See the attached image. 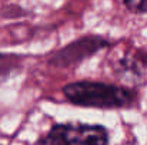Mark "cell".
I'll use <instances>...</instances> for the list:
<instances>
[{
    "instance_id": "6da1fadb",
    "label": "cell",
    "mask_w": 147,
    "mask_h": 145,
    "mask_svg": "<svg viewBox=\"0 0 147 145\" xmlns=\"http://www.w3.org/2000/svg\"><path fill=\"white\" fill-rule=\"evenodd\" d=\"M64 97L82 107H96V108H121L133 102L134 93L127 88L96 83V81H79L64 86Z\"/></svg>"
},
{
    "instance_id": "7a4b0ae2",
    "label": "cell",
    "mask_w": 147,
    "mask_h": 145,
    "mask_svg": "<svg viewBox=\"0 0 147 145\" xmlns=\"http://www.w3.org/2000/svg\"><path fill=\"white\" fill-rule=\"evenodd\" d=\"M109 134L101 125L60 124L54 125L39 145H107Z\"/></svg>"
},
{
    "instance_id": "3957f363",
    "label": "cell",
    "mask_w": 147,
    "mask_h": 145,
    "mask_svg": "<svg viewBox=\"0 0 147 145\" xmlns=\"http://www.w3.org/2000/svg\"><path fill=\"white\" fill-rule=\"evenodd\" d=\"M107 41L101 37H84L80 39L74 43H70L67 47L60 50L53 58H51V64L54 65H61V67H67L70 64H76L79 61H82L83 58L94 54L100 48L106 47Z\"/></svg>"
},
{
    "instance_id": "277c9868",
    "label": "cell",
    "mask_w": 147,
    "mask_h": 145,
    "mask_svg": "<svg viewBox=\"0 0 147 145\" xmlns=\"http://www.w3.org/2000/svg\"><path fill=\"white\" fill-rule=\"evenodd\" d=\"M124 4L127 6V9L136 13L147 11V0H124Z\"/></svg>"
},
{
    "instance_id": "5b68a950",
    "label": "cell",
    "mask_w": 147,
    "mask_h": 145,
    "mask_svg": "<svg viewBox=\"0 0 147 145\" xmlns=\"http://www.w3.org/2000/svg\"><path fill=\"white\" fill-rule=\"evenodd\" d=\"M13 57L10 54H0V73L4 70V67L10 65V60Z\"/></svg>"
}]
</instances>
